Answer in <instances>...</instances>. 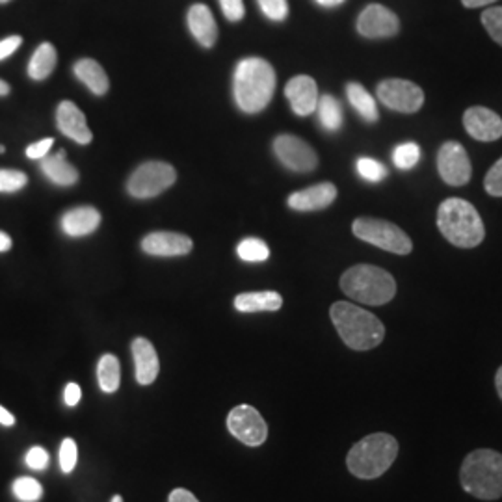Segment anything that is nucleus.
Returning <instances> with one entry per match:
<instances>
[{"instance_id":"3c124183","label":"nucleus","mask_w":502,"mask_h":502,"mask_svg":"<svg viewBox=\"0 0 502 502\" xmlns=\"http://www.w3.org/2000/svg\"><path fill=\"white\" fill-rule=\"evenodd\" d=\"M110 502H123V498H121V497H120V495H116V497H114V498H112V500H110Z\"/></svg>"},{"instance_id":"a211bd4d","label":"nucleus","mask_w":502,"mask_h":502,"mask_svg":"<svg viewBox=\"0 0 502 502\" xmlns=\"http://www.w3.org/2000/svg\"><path fill=\"white\" fill-rule=\"evenodd\" d=\"M132 358H134V371H136V382L140 385H151L159 372H161V361L155 346L147 339L138 337L132 340Z\"/></svg>"},{"instance_id":"de8ad7c7","label":"nucleus","mask_w":502,"mask_h":502,"mask_svg":"<svg viewBox=\"0 0 502 502\" xmlns=\"http://www.w3.org/2000/svg\"><path fill=\"white\" fill-rule=\"evenodd\" d=\"M315 3H319V5L324 6V8H335V6L342 5L344 0H315Z\"/></svg>"},{"instance_id":"2eb2a0df","label":"nucleus","mask_w":502,"mask_h":502,"mask_svg":"<svg viewBox=\"0 0 502 502\" xmlns=\"http://www.w3.org/2000/svg\"><path fill=\"white\" fill-rule=\"evenodd\" d=\"M285 97L288 99L296 116H311L313 112H317L319 88L317 82L308 75L290 78L285 86Z\"/></svg>"},{"instance_id":"72a5a7b5","label":"nucleus","mask_w":502,"mask_h":502,"mask_svg":"<svg viewBox=\"0 0 502 502\" xmlns=\"http://www.w3.org/2000/svg\"><path fill=\"white\" fill-rule=\"evenodd\" d=\"M28 177L17 170H0V192H19L26 186Z\"/></svg>"},{"instance_id":"423d86ee","label":"nucleus","mask_w":502,"mask_h":502,"mask_svg":"<svg viewBox=\"0 0 502 502\" xmlns=\"http://www.w3.org/2000/svg\"><path fill=\"white\" fill-rule=\"evenodd\" d=\"M342 292L365 306H385L396 294L394 277L372 265H356L340 277Z\"/></svg>"},{"instance_id":"7ed1b4c3","label":"nucleus","mask_w":502,"mask_h":502,"mask_svg":"<svg viewBox=\"0 0 502 502\" xmlns=\"http://www.w3.org/2000/svg\"><path fill=\"white\" fill-rule=\"evenodd\" d=\"M437 227L441 235L458 247H476L486 236L478 211L465 199L448 197L437 209Z\"/></svg>"},{"instance_id":"cd10ccee","label":"nucleus","mask_w":502,"mask_h":502,"mask_svg":"<svg viewBox=\"0 0 502 502\" xmlns=\"http://www.w3.org/2000/svg\"><path fill=\"white\" fill-rule=\"evenodd\" d=\"M319 120L322 127L329 132H335L342 125V107L339 100L333 95H322L319 97V105H317Z\"/></svg>"},{"instance_id":"412c9836","label":"nucleus","mask_w":502,"mask_h":502,"mask_svg":"<svg viewBox=\"0 0 502 502\" xmlns=\"http://www.w3.org/2000/svg\"><path fill=\"white\" fill-rule=\"evenodd\" d=\"M283 306L281 294L274 290L263 292H244L235 298V309L240 313H261V311H279Z\"/></svg>"},{"instance_id":"37998d69","label":"nucleus","mask_w":502,"mask_h":502,"mask_svg":"<svg viewBox=\"0 0 502 502\" xmlns=\"http://www.w3.org/2000/svg\"><path fill=\"white\" fill-rule=\"evenodd\" d=\"M168 502H199V500H197V498L193 497V493H190L188 489L177 487V489H173V491L170 493Z\"/></svg>"},{"instance_id":"f704fd0d","label":"nucleus","mask_w":502,"mask_h":502,"mask_svg":"<svg viewBox=\"0 0 502 502\" xmlns=\"http://www.w3.org/2000/svg\"><path fill=\"white\" fill-rule=\"evenodd\" d=\"M77 460H78V450H77V443L68 437L62 441V446H60V467H62V473L69 475L73 473V469L77 467Z\"/></svg>"},{"instance_id":"09e8293b","label":"nucleus","mask_w":502,"mask_h":502,"mask_svg":"<svg viewBox=\"0 0 502 502\" xmlns=\"http://www.w3.org/2000/svg\"><path fill=\"white\" fill-rule=\"evenodd\" d=\"M495 387H497V392H498V398L502 400V367L497 371L495 374Z\"/></svg>"},{"instance_id":"a878e982","label":"nucleus","mask_w":502,"mask_h":502,"mask_svg":"<svg viewBox=\"0 0 502 502\" xmlns=\"http://www.w3.org/2000/svg\"><path fill=\"white\" fill-rule=\"evenodd\" d=\"M346 97L350 100V105L358 110V114L369 121L376 123L380 118L376 99L360 84V82H348L346 86Z\"/></svg>"},{"instance_id":"c9c22d12","label":"nucleus","mask_w":502,"mask_h":502,"mask_svg":"<svg viewBox=\"0 0 502 502\" xmlns=\"http://www.w3.org/2000/svg\"><path fill=\"white\" fill-rule=\"evenodd\" d=\"M261 12L270 21H285L288 16V3L287 0H257Z\"/></svg>"},{"instance_id":"dca6fc26","label":"nucleus","mask_w":502,"mask_h":502,"mask_svg":"<svg viewBox=\"0 0 502 502\" xmlns=\"http://www.w3.org/2000/svg\"><path fill=\"white\" fill-rule=\"evenodd\" d=\"M337 199V188L331 183H320L313 184L306 190L294 192L288 195V207L298 213H311V211H322L329 207Z\"/></svg>"},{"instance_id":"79ce46f5","label":"nucleus","mask_w":502,"mask_h":502,"mask_svg":"<svg viewBox=\"0 0 502 502\" xmlns=\"http://www.w3.org/2000/svg\"><path fill=\"white\" fill-rule=\"evenodd\" d=\"M80 398H82L80 387L77 383H73V382L68 383V387L64 391V402H66V404L71 406V408H75L78 404V402H80Z\"/></svg>"},{"instance_id":"58836bf2","label":"nucleus","mask_w":502,"mask_h":502,"mask_svg":"<svg viewBox=\"0 0 502 502\" xmlns=\"http://www.w3.org/2000/svg\"><path fill=\"white\" fill-rule=\"evenodd\" d=\"M220 6H222L225 19H229L231 23H238L246 16V8H244L242 0H220Z\"/></svg>"},{"instance_id":"49530a36","label":"nucleus","mask_w":502,"mask_h":502,"mask_svg":"<svg viewBox=\"0 0 502 502\" xmlns=\"http://www.w3.org/2000/svg\"><path fill=\"white\" fill-rule=\"evenodd\" d=\"M12 249V238L0 231V254H5V251H10Z\"/></svg>"},{"instance_id":"f257e3e1","label":"nucleus","mask_w":502,"mask_h":502,"mask_svg":"<svg viewBox=\"0 0 502 502\" xmlns=\"http://www.w3.org/2000/svg\"><path fill=\"white\" fill-rule=\"evenodd\" d=\"M276 91V71L263 58H246L235 69L233 93L242 112H263Z\"/></svg>"},{"instance_id":"7c9ffc66","label":"nucleus","mask_w":502,"mask_h":502,"mask_svg":"<svg viewBox=\"0 0 502 502\" xmlns=\"http://www.w3.org/2000/svg\"><path fill=\"white\" fill-rule=\"evenodd\" d=\"M14 495L23 500V502H36L43 495V487L36 478L30 476H21L14 482Z\"/></svg>"},{"instance_id":"ea45409f","label":"nucleus","mask_w":502,"mask_h":502,"mask_svg":"<svg viewBox=\"0 0 502 502\" xmlns=\"http://www.w3.org/2000/svg\"><path fill=\"white\" fill-rule=\"evenodd\" d=\"M53 145H55L53 138H43L39 141H34L32 145L26 147V157L30 161H41L43 157L48 155V151L53 149Z\"/></svg>"},{"instance_id":"4468645a","label":"nucleus","mask_w":502,"mask_h":502,"mask_svg":"<svg viewBox=\"0 0 502 502\" xmlns=\"http://www.w3.org/2000/svg\"><path fill=\"white\" fill-rule=\"evenodd\" d=\"M193 247L192 238L181 233L172 231H157L151 233L141 240V249L147 256L155 257H179L188 256Z\"/></svg>"},{"instance_id":"c03bdc74","label":"nucleus","mask_w":502,"mask_h":502,"mask_svg":"<svg viewBox=\"0 0 502 502\" xmlns=\"http://www.w3.org/2000/svg\"><path fill=\"white\" fill-rule=\"evenodd\" d=\"M0 424H3V426H14L16 424V417L3 406H0Z\"/></svg>"},{"instance_id":"b1692460","label":"nucleus","mask_w":502,"mask_h":502,"mask_svg":"<svg viewBox=\"0 0 502 502\" xmlns=\"http://www.w3.org/2000/svg\"><path fill=\"white\" fill-rule=\"evenodd\" d=\"M75 75L77 78L86 84V88L95 93V95H105L110 88V82H109V77L105 73V69L100 68V64H97L95 60H89V58H84V60H78L75 64Z\"/></svg>"},{"instance_id":"f3484780","label":"nucleus","mask_w":502,"mask_h":502,"mask_svg":"<svg viewBox=\"0 0 502 502\" xmlns=\"http://www.w3.org/2000/svg\"><path fill=\"white\" fill-rule=\"evenodd\" d=\"M464 127L478 141H495L502 138V120L489 109L473 107L464 114Z\"/></svg>"},{"instance_id":"9d476101","label":"nucleus","mask_w":502,"mask_h":502,"mask_svg":"<svg viewBox=\"0 0 502 502\" xmlns=\"http://www.w3.org/2000/svg\"><path fill=\"white\" fill-rule=\"evenodd\" d=\"M227 430L246 446H261L268 437V426L263 415L247 404L236 406L227 415Z\"/></svg>"},{"instance_id":"c756f323","label":"nucleus","mask_w":502,"mask_h":502,"mask_svg":"<svg viewBox=\"0 0 502 502\" xmlns=\"http://www.w3.org/2000/svg\"><path fill=\"white\" fill-rule=\"evenodd\" d=\"M421 159V147L413 141H406V143H402L394 149V153H392V162L398 170H412L417 166Z\"/></svg>"},{"instance_id":"e433bc0d","label":"nucleus","mask_w":502,"mask_h":502,"mask_svg":"<svg viewBox=\"0 0 502 502\" xmlns=\"http://www.w3.org/2000/svg\"><path fill=\"white\" fill-rule=\"evenodd\" d=\"M484 188L493 197H502V157L491 166L484 179Z\"/></svg>"},{"instance_id":"bb28decb","label":"nucleus","mask_w":502,"mask_h":502,"mask_svg":"<svg viewBox=\"0 0 502 502\" xmlns=\"http://www.w3.org/2000/svg\"><path fill=\"white\" fill-rule=\"evenodd\" d=\"M97 380H99V387L103 392H116L120 389L121 367H120V360L116 356L105 354L99 360Z\"/></svg>"},{"instance_id":"6e6552de","label":"nucleus","mask_w":502,"mask_h":502,"mask_svg":"<svg viewBox=\"0 0 502 502\" xmlns=\"http://www.w3.org/2000/svg\"><path fill=\"white\" fill-rule=\"evenodd\" d=\"M177 179L175 168L166 162H145L134 170L127 183V190L136 199L157 197L173 186Z\"/></svg>"},{"instance_id":"a18cd8bd","label":"nucleus","mask_w":502,"mask_h":502,"mask_svg":"<svg viewBox=\"0 0 502 502\" xmlns=\"http://www.w3.org/2000/svg\"><path fill=\"white\" fill-rule=\"evenodd\" d=\"M497 3V0H462V5L465 8H482V6H489Z\"/></svg>"},{"instance_id":"9b49d317","label":"nucleus","mask_w":502,"mask_h":502,"mask_svg":"<svg viewBox=\"0 0 502 502\" xmlns=\"http://www.w3.org/2000/svg\"><path fill=\"white\" fill-rule=\"evenodd\" d=\"M274 153L279 162L290 172L308 173L319 166L315 149L308 141L292 134H281L274 140Z\"/></svg>"},{"instance_id":"6ab92c4d","label":"nucleus","mask_w":502,"mask_h":502,"mask_svg":"<svg viewBox=\"0 0 502 502\" xmlns=\"http://www.w3.org/2000/svg\"><path fill=\"white\" fill-rule=\"evenodd\" d=\"M57 123L62 134H66L68 138H71L80 145H88L93 138L86 123V116L75 103H71V100H64V103H60L57 110Z\"/></svg>"},{"instance_id":"39448f33","label":"nucleus","mask_w":502,"mask_h":502,"mask_svg":"<svg viewBox=\"0 0 502 502\" xmlns=\"http://www.w3.org/2000/svg\"><path fill=\"white\" fill-rule=\"evenodd\" d=\"M398 456V441L389 434H371L350 448L346 456L348 471L361 478L374 480L382 476Z\"/></svg>"},{"instance_id":"8fccbe9b","label":"nucleus","mask_w":502,"mask_h":502,"mask_svg":"<svg viewBox=\"0 0 502 502\" xmlns=\"http://www.w3.org/2000/svg\"><path fill=\"white\" fill-rule=\"evenodd\" d=\"M10 93V84L5 82V80H0V95H8Z\"/></svg>"},{"instance_id":"393cba45","label":"nucleus","mask_w":502,"mask_h":502,"mask_svg":"<svg viewBox=\"0 0 502 502\" xmlns=\"http://www.w3.org/2000/svg\"><path fill=\"white\" fill-rule=\"evenodd\" d=\"M57 62H58V55H57L55 45L41 43L28 62V77L37 82L48 78L50 75H53Z\"/></svg>"},{"instance_id":"473e14b6","label":"nucleus","mask_w":502,"mask_h":502,"mask_svg":"<svg viewBox=\"0 0 502 502\" xmlns=\"http://www.w3.org/2000/svg\"><path fill=\"white\" fill-rule=\"evenodd\" d=\"M482 25L487 30V34L493 37V41L502 45V6L487 8L482 14Z\"/></svg>"},{"instance_id":"1a4fd4ad","label":"nucleus","mask_w":502,"mask_h":502,"mask_svg":"<svg viewBox=\"0 0 502 502\" xmlns=\"http://www.w3.org/2000/svg\"><path fill=\"white\" fill-rule=\"evenodd\" d=\"M376 95L383 107L402 114L419 112L424 105V91L415 82L404 78H387L380 82Z\"/></svg>"},{"instance_id":"5701e85b","label":"nucleus","mask_w":502,"mask_h":502,"mask_svg":"<svg viewBox=\"0 0 502 502\" xmlns=\"http://www.w3.org/2000/svg\"><path fill=\"white\" fill-rule=\"evenodd\" d=\"M41 172L48 181H53L58 186H71L78 181V172L73 164L68 162L66 151H58L53 157H43Z\"/></svg>"},{"instance_id":"4c0bfd02","label":"nucleus","mask_w":502,"mask_h":502,"mask_svg":"<svg viewBox=\"0 0 502 502\" xmlns=\"http://www.w3.org/2000/svg\"><path fill=\"white\" fill-rule=\"evenodd\" d=\"M26 465L34 471H43L47 469L48 465V455L47 450L41 448V446H32L28 452H26V458H25Z\"/></svg>"},{"instance_id":"2f4dec72","label":"nucleus","mask_w":502,"mask_h":502,"mask_svg":"<svg viewBox=\"0 0 502 502\" xmlns=\"http://www.w3.org/2000/svg\"><path fill=\"white\" fill-rule=\"evenodd\" d=\"M356 168H358V173L369 183H380L387 177V168L382 162L369 159V157H361L358 161Z\"/></svg>"},{"instance_id":"ddd939ff","label":"nucleus","mask_w":502,"mask_h":502,"mask_svg":"<svg viewBox=\"0 0 502 502\" xmlns=\"http://www.w3.org/2000/svg\"><path fill=\"white\" fill-rule=\"evenodd\" d=\"M400 30L396 14L382 5H369L358 17V32L369 39L392 37Z\"/></svg>"},{"instance_id":"f8f14e48","label":"nucleus","mask_w":502,"mask_h":502,"mask_svg":"<svg viewBox=\"0 0 502 502\" xmlns=\"http://www.w3.org/2000/svg\"><path fill=\"white\" fill-rule=\"evenodd\" d=\"M437 170L441 179L450 186L467 184L473 170L465 147L458 141H444L437 153Z\"/></svg>"},{"instance_id":"0eeeda50","label":"nucleus","mask_w":502,"mask_h":502,"mask_svg":"<svg viewBox=\"0 0 502 502\" xmlns=\"http://www.w3.org/2000/svg\"><path fill=\"white\" fill-rule=\"evenodd\" d=\"M351 231H354V235L358 238H361L363 242H369V244H372L380 249L391 251V254H396V256H408L413 249L410 236L398 225L385 222V220L363 216L354 222Z\"/></svg>"},{"instance_id":"603ef678","label":"nucleus","mask_w":502,"mask_h":502,"mask_svg":"<svg viewBox=\"0 0 502 502\" xmlns=\"http://www.w3.org/2000/svg\"><path fill=\"white\" fill-rule=\"evenodd\" d=\"M5 151H6V147H5V145H0V153H5Z\"/></svg>"},{"instance_id":"aec40b11","label":"nucleus","mask_w":502,"mask_h":502,"mask_svg":"<svg viewBox=\"0 0 502 502\" xmlns=\"http://www.w3.org/2000/svg\"><path fill=\"white\" fill-rule=\"evenodd\" d=\"M186 21H188V28H190L192 36L195 37V41L199 45H204L207 48L214 47V43L218 39V26H216L214 16L209 10V6L193 5L188 10Z\"/></svg>"},{"instance_id":"4be33fe9","label":"nucleus","mask_w":502,"mask_h":502,"mask_svg":"<svg viewBox=\"0 0 502 502\" xmlns=\"http://www.w3.org/2000/svg\"><path fill=\"white\" fill-rule=\"evenodd\" d=\"M100 224V213L93 207H78L62 216V229L68 236L91 235Z\"/></svg>"},{"instance_id":"c85d7f7f","label":"nucleus","mask_w":502,"mask_h":502,"mask_svg":"<svg viewBox=\"0 0 502 502\" xmlns=\"http://www.w3.org/2000/svg\"><path fill=\"white\" fill-rule=\"evenodd\" d=\"M236 254L246 263H265L270 257V249L261 238H244L236 246Z\"/></svg>"},{"instance_id":"864d4df0","label":"nucleus","mask_w":502,"mask_h":502,"mask_svg":"<svg viewBox=\"0 0 502 502\" xmlns=\"http://www.w3.org/2000/svg\"><path fill=\"white\" fill-rule=\"evenodd\" d=\"M6 3H10V0H0V5H6Z\"/></svg>"},{"instance_id":"a19ab883","label":"nucleus","mask_w":502,"mask_h":502,"mask_svg":"<svg viewBox=\"0 0 502 502\" xmlns=\"http://www.w3.org/2000/svg\"><path fill=\"white\" fill-rule=\"evenodd\" d=\"M21 45H23L21 36H8V37H5L3 41H0V62L10 58Z\"/></svg>"},{"instance_id":"20e7f679","label":"nucleus","mask_w":502,"mask_h":502,"mask_svg":"<svg viewBox=\"0 0 502 502\" xmlns=\"http://www.w3.org/2000/svg\"><path fill=\"white\" fill-rule=\"evenodd\" d=\"M460 482L464 489L482 500L502 497V455L491 448H478L462 464Z\"/></svg>"},{"instance_id":"f03ea898","label":"nucleus","mask_w":502,"mask_h":502,"mask_svg":"<svg viewBox=\"0 0 502 502\" xmlns=\"http://www.w3.org/2000/svg\"><path fill=\"white\" fill-rule=\"evenodd\" d=\"M329 317L342 342L356 351L372 350L380 346L385 337L382 320L367 309L350 304V301H337V304H333Z\"/></svg>"}]
</instances>
